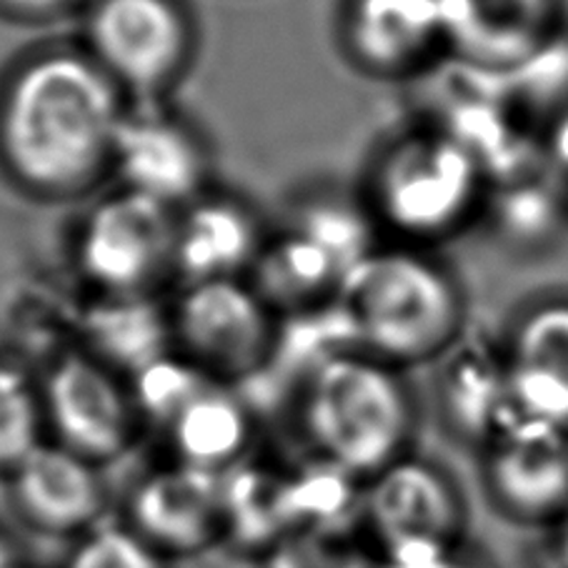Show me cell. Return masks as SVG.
<instances>
[{
	"mask_svg": "<svg viewBox=\"0 0 568 568\" xmlns=\"http://www.w3.org/2000/svg\"><path fill=\"white\" fill-rule=\"evenodd\" d=\"M161 430L171 462L223 476L246 464L256 416L233 386L211 381Z\"/></svg>",
	"mask_w": 568,
	"mask_h": 568,
	"instance_id": "cell-20",
	"label": "cell"
},
{
	"mask_svg": "<svg viewBox=\"0 0 568 568\" xmlns=\"http://www.w3.org/2000/svg\"><path fill=\"white\" fill-rule=\"evenodd\" d=\"M121 521L171 564L209 554L225 541L223 476L175 462L151 468L125 496Z\"/></svg>",
	"mask_w": 568,
	"mask_h": 568,
	"instance_id": "cell-14",
	"label": "cell"
},
{
	"mask_svg": "<svg viewBox=\"0 0 568 568\" xmlns=\"http://www.w3.org/2000/svg\"><path fill=\"white\" fill-rule=\"evenodd\" d=\"M338 51L376 81H416L448 61L440 0H341Z\"/></svg>",
	"mask_w": 568,
	"mask_h": 568,
	"instance_id": "cell-13",
	"label": "cell"
},
{
	"mask_svg": "<svg viewBox=\"0 0 568 568\" xmlns=\"http://www.w3.org/2000/svg\"><path fill=\"white\" fill-rule=\"evenodd\" d=\"M211 381L213 378L195 368L191 361H185L175 351H169V354L155 358L153 364L131 376L129 384L143 424L163 428Z\"/></svg>",
	"mask_w": 568,
	"mask_h": 568,
	"instance_id": "cell-24",
	"label": "cell"
},
{
	"mask_svg": "<svg viewBox=\"0 0 568 568\" xmlns=\"http://www.w3.org/2000/svg\"><path fill=\"white\" fill-rule=\"evenodd\" d=\"M544 153L551 163V171L568 183V101L546 123Z\"/></svg>",
	"mask_w": 568,
	"mask_h": 568,
	"instance_id": "cell-28",
	"label": "cell"
},
{
	"mask_svg": "<svg viewBox=\"0 0 568 568\" xmlns=\"http://www.w3.org/2000/svg\"><path fill=\"white\" fill-rule=\"evenodd\" d=\"M45 430L53 444L95 466L119 462L145 426L135 408L129 378L88 354L83 346L58 348L38 371Z\"/></svg>",
	"mask_w": 568,
	"mask_h": 568,
	"instance_id": "cell-9",
	"label": "cell"
},
{
	"mask_svg": "<svg viewBox=\"0 0 568 568\" xmlns=\"http://www.w3.org/2000/svg\"><path fill=\"white\" fill-rule=\"evenodd\" d=\"M438 406L448 434L481 450L516 418L501 341L466 336L438 361Z\"/></svg>",
	"mask_w": 568,
	"mask_h": 568,
	"instance_id": "cell-19",
	"label": "cell"
},
{
	"mask_svg": "<svg viewBox=\"0 0 568 568\" xmlns=\"http://www.w3.org/2000/svg\"><path fill=\"white\" fill-rule=\"evenodd\" d=\"M481 454V484L496 516L551 528L568 511V430L514 418Z\"/></svg>",
	"mask_w": 568,
	"mask_h": 568,
	"instance_id": "cell-12",
	"label": "cell"
},
{
	"mask_svg": "<svg viewBox=\"0 0 568 568\" xmlns=\"http://www.w3.org/2000/svg\"><path fill=\"white\" fill-rule=\"evenodd\" d=\"M129 98L78 41L16 55L0 75V173L36 201H75L111 179Z\"/></svg>",
	"mask_w": 568,
	"mask_h": 568,
	"instance_id": "cell-1",
	"label": "cell"
},
{
	"mask_svg": "<svg viewBox=\"0 0 568 568\" xmlns=\"http://www.w3.org/2000/svg\"><path fill=\"white\" fill-rule=\"evenodd\" d=\"M333 306L351 346L400 371L438 364L468 331L466 288L454 266L434 248L394 241L346 273Z\"/></svg>",
	"mask_w": 568,
	"mask_h": 568,
	"instance_id": "cell-2",
	"label": "cell"
},
{
	"mask_svg": "<svg viewBox=\"0 0 568 568\" xmlns=\"http://www.w3.org/2000/svg\"><path fill=\"white\" fill-rule=\"evenodd\" d=\"M286 476L241 464L223 474L225 541L243 554L266 556L288 536L283 508Z\"/></svg>",
	"mask_w": 568,
	"mask_h": 568,
	"instance_id": "cell-22",
	"label": "cell"
},
{
	"mask_svg": "<svg viewBox=\"0 0 568 568\" xmlns=\"http://www.w3.org/2000/svg\"><path fill=\"white\" fill-rule=\"evenodd\" d=\"M296 428L313 462L366 484L414 450L418 404L406 371L358 348L303 368Z\"/></svg>",
	"mask_w": 568,
	"mask_h": 568,
	"instance_id": "cell-3",
	"label": "cell"
},
{
	"mask_svg": "<svg viewBox=\"0 0 568 568\" xmlns=\"http://www.w3.org/2000/svg\"><path fill=\"white\" fill-rule=\"evenodd\" d=\"M16 568H28V566H26V564L21 561V564H18V566H16Z\"/></svg>",
	"mask_w": 568,
	"mask_h": 568,
	"instance_id": "cell-31",
	"label": "cell"
},
{
	"mask_svg": "<svg viewBox=\"0 0 568 568\" xmlns=\"http://www.w3.org/2000/svg\"><path fill=\"white\" fill-rule=\"evenodd\" d=\"M63 568H173V564L123 521H103L75 538Z\"/></svg>",
	"mask_w": 568,
	"mask_h": 568,
	"instance_id": "cell-25",
	"label": "cell"
},
{
	"mask_svg": "<svg viewBox=\"0 0 568 568\" xmlns=\"http://www.w3.org/2000/svg\"><path fill=\"white\" fill-rule=\"evenodd\" d=\"M18 564H21V558L16 556V548L8 538L0 536V568H16Z\"/></svg>",
	"mask_w": 568,
	"mask_h": 568,
	"instance_id": "cell-30",
	"label": "cell"
},
{
	"mask_svg": "<svg viewBox=\"0 0 568 568\" xmlns=\"http://www.w3.org/2000/svg\"><path fill=\"white\" fill-rule=\"evenodd\" d=\"M554 554H556V568H568V511L564 514L561 521L554 528Z\"/></svg>",
	"mask_w": 568,
	"mask_h": 568,
	"instance_id": "cell-29",
	"label": "cell"
},
{
	"mask_svg": "<svg viewBox=\"0 0 568 568\" xmlns=\"http://www.w3.org/2000/svg\"><path fill=\"white\" fill-rule=\"evenodd\" d=\"M8 504L26 528L51 538H81L105 521L103 468L45 438L6 476Z\"/></svg>",
	"mask_w": 568,
	"mask_h": 568,
	"instance_id": "cell-15",
	"label": "cell"
},
{
	"mask_svg": "<svg viewBox=\"0 0 568 568\" xmlns=\"http://www.w3.org/2000/svg\"><path fill=\"white\" fill-rule=\"evenodd\" d=\"M448 58L511 73L561 36L564 0H440Z\"/></svg>",
	"mask_w": 568,
	"mask_h": 568,
	"instance_id": "cell-16",
	"label": "cell"
},
{
	"mask_svg": "<svg viewBox=\"0 0 568 568\" xmlns=\"http://www.w3.org/2000/svg\"><path fill=\"white\" fill-rule=\"evenodd\" d=\"M376 568H498L494 556L466 541L408 548V551L376 558Z\"/></svg>",
	"mask_w": 568,
	"mask_h": 568,
	"instance_id": "cell-26",
	"label": "cell"
},
{
	"mask_svg": "<svg viewBox=\"0 0 568 568\" xmlns=\"http://www.w3.org/2000/svg\"><path fill=\"white\" fill-rule=\"evenodd\" d=\"M173 351L225 386L278 356L283 318L248 278L185 283L169 298Z\"/></svg>",
	"mask_w": 568,
	"mask_h": 568,
	"instance_id": "cell-8",
	"label": "cell"
},
{
	"mask_svg": "<svg viewBox=\"0 0 568 568\" xmlns=\"http://www.w3.org/2000/svg\"><path fill=\"white\" fill-rule=\"evenodd\" d=\"M213 169L211 141L169 98L129 103L113 149L115 185L181 211L213 189Z\"/></svg>",
	"mask_w": 568,
	"mask_h": 568,
	"instance_id": "cell-11",
	"label": "cell"
},
{
	"mask_svg": "<svg viewBox=\"0 0 568 568\" xmlns=\"http://www.w3.org/2000/svg\"><path fill=\"white\" fill-rule=\"evenodd\" d=\"M501 346L516 418L568 430V296L518 308Z\"/></svg>",
	"mask_w": 568,
	"mask_h": 568,
	"instance_id": "cell-17",
	"label": "cell"
},
{
	"mask_svg": "<svg viewBox=\"0 0 568 568\" xmlns=\"http://www.w3.org/2000/svg\"><path fill=\"white\" fill-rule=\"evenodd\" d=\"M268 233L256 205L241 193L213 185L179 211L173 253L175 283L185 286L248 278Z\"/></svg>",
	"mask_w": 568,
	"mask_h": 568,
	"instance_id": "cell-18",
	"label": "cell"
},
{
	"mask_svg": "<svg viewBox=\"0 0 568 568\" xmlns=\"http://www.w3.org/2000/svg\"><path fill=\"white\" fill-rule=\"evenodd\" d=\"M488 191L491 173L481 159L424 119L378 145L356 193L378 236L436 251L481 219Z\"/></svg>",
	"mask_w": 568,
	"mask_h": 568,
	"instance_id": "cell-4",
	"label": "cell"
},
{
	"mask_svg": "<svg viewBox=\"0 0 568 568\" xmlns=\"http://www.w3.org/2000/svg\"><path fill=\"white\" fill-rule=\"evenodd\" d=\"M78 346L131 378L173 351L169 301L153 296H93L83 311Z\"/></svg>",
	"mask_w": 568,
	"mask_h": 568,
	"instance_id": "cell-21",
	"label": "cell"
},
{
	"mask_svg": "<svg viewBox=\"0 0 568 568\" xmlns=\"http://www.w3.org/2000/svg\"><path fill=\"white\" fill-rule=\"evenodd\" d=\"M378 243L358 193L301 195L286 225L268 233L248 281L281 318L303 316L333 303L346 273Z\"/></svg>",
	"mask_w": 568,
	"mask_h": 568,
	"instance_id": "cell-5",
	"label": "cell"
},
{
	"mask_svg": "<svg viewBox=\"0 0 568 568\" xmlns=\"http://www.w3.org/2000/svg\"><path fill=\"white\" fill-rule=\"evenodd\" d=\"M45 438L41 376L18 358L0 356V478Z\"/></svg>",
	"mask_w": 568,
	"mask_h": 568,
	"instance_id": "cell-23",
	"label": "cell"
},
{
	"mask_svg": "<svg viewBox=\"0 0 568 568\" xmlns=\"http://www.w3.org/2000/svg\"><path fill=\"white\" fill-rule=\"evenodd\" d=\"M361 528L376 558L466 541V494L448 468L410 450L364 484Z\"/></svg>",
	"mask_w": 568,
	"mask_h": 568,
	"instance_id": "cell-10",
	"label": "cell"
},
{
	"mask_svg": "<svg viewBox=\"0 0 568 568\" xmlns=\"http://www.w3.org/2000/svg\"><path fill=\"white\" fill-rule=\"evenodd\" d=\"M179 211L113 185L78 215L68 256L93 296H153L173 278Z\"/></svg>",
	"mask_w": 568,
	"mask_h": 568,
	"instance_id": "cell-6",
	"label": "cell"
},
{
	"mask_svg": "<svg viewBox=\"0 0 568 568\" xmlns=\"http://www.w3.org/2000/svg\"><path fill=\"white\" fill-rule=\"evenodd\" d=\"M91 0H0V16L23 23H43L65 13L83 11Z\"/></svg>",
	"mask_w": 568,
	"mask_h": 568,
	"instance_id": "cell-27",
	"label": "cell"
},
{
	"mask_svg": "<svg viewBox=\"0 0 568 568\" xmlns=\"http://www.w3.org/2000/svg\"><path fill=\"white\" fill-rule=\"evenodd\" d=\"M78 38L129 101H165L199 53L185 0H91Z\"/></svg>",
	"mask_w": 568,
	"mask_h": 568,
	"instance_id": "cell-7",
	"label": "cell"
}]
</instances>
